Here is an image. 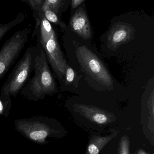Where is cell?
Returning a JSON list of instances; mask_svg holds the SVG:
<instances>
[{"label":"cell","mask_w":154,"mask_h":154,"mask_svg":"<svg viewBox=\"0 0 154 154\" xmlns=\"http://www.w3.org/2000/svg\"><path fill=\"white\" fill-rule=\"evenodd\" d=\"M36 47L34 75L28 80L20 92L26 99L34 102L58 92L44 51L38 42Z\"/></svg>","instance_id":"cell-1"},{"label":"cell","mask_w":154,"mask_h":154,"mask_svg":"<svg viewBox=\"0 0 154 154\" xmlns=\"http://www.w3.org/2000/svg\"><path fill=\"white\" fill-rule=\"evenodd\" d=\"M55 122L45 116L16 119L14 121L15 129L29 140L45 144L46 139L61 133L55 126Z\"/></svg>","instance_id":"cell-2"},{"label":"cell","mask_w":154,"mask_h":154,"mask_svg":"<svg viewBox=\"0 0 154 154\" xmlns=\"http://www.w3.org/2000/svg\"><path fill=\"white\" fill-rule=\"evenodd\" d=\"M36 53V47L27 49L2 86L1 93L16 97L20 93L34 69Z\"/></svg>","instance_id":"cell-3"},{"label":"cell","mask_w":154,"mask_h":154,"mask_svg":"<svg viewBox=\"0 0 154 154\" xmlns=\"http://www.w3.org/2000/svg\"><path fill=\"white\" fill-rule=\"evenodd\" d=\"M76 55L82 68L93 79L109 88L114 82L109 72L99 59L85 46L76 49Z\"/></svg>","instance_id":"cell-4"},{"label":"cell","mask_w":154,"mask_h":154,"mask_svg":"<svg viewBox=\"0 0 154 154\" xmlns=\"http://www.w3.org/2000/svg\"><path fill=\"white\" fill-rule=\"evenodd\" d=\"M29 31H19L5 42L0 49V80L18 59L28 41Z\"/></svg>","instance_id":"cell-5"},{"label":"cell","mask_w":154,"mask_h":154,"mask_svg":"<svg viewBox=\"0 0 154 154\" xmlns=\"http://www.w3.org/2000/svg\"><path fill=\"white\" fill-rule=\"evenodd\" d=\"M38 42L42 47L48 62L56 75L59 79H63L68 65L57 41L55 32L46 41Z\"/></svg>","instance_id":"cell-6"},{"label":"cell","mask_w":154,"mask_h":154,"mask_svg":"<svg viewBox=\"0 0 154 154\" xmlns=\"http://www.w3.org/2000/svg\"><path fill=\"white\" fill-rule=\"evenodd\" d=\"M135 33L134 29L130 24L124 23H116L108 35V47L113 51L116 50L121 45L132 40Z\"/></svg>","instance_id":"cell-7"},{"label":"cell","mask_w":154,"mask_h":154,"mask_svg":"<svg viewBox=\"0 0 154 154\" xmlns=\"http://www.w3.org/2000/svg\"><path fill=\"white\" fill-rule=\"evenodd\" d=\"M76 111L91 122L98 125H105L115 121V117L112 113L94 106L76 104Z\"/></svg>","instance_id":"cell-8"},{"label":"cell","mask_w":154,"mask_h":154,"mask_svg":"<svg viewBox=\"0 0 154 154\" xmlns=\"http://www.w3.org/2000/svg\"><path fill=\"white\" fill-rule=\"evenodd\" d=\"M71 26L73 31L84 39H88L91 37L89 21L82 8H80L73 15Z\"/></svg>","instance_id":"cell-9"},{"label":"cell","mask_w":154,"mask_h":154,"mask_svg":"<svg viewBox=\"0 0 154 154\" xmlns=\"http://www.w3.org/2000/svg\"><path fill=\"white\" fill-rule=\"evenodd\" d=\"M119 131L106 136H94L90 139L85 154H99L104 147L117 136Z\"/></svg>","instance_id":"cell-10"},{"label":"cell","mask_w":154,"mask_h":154,"mask_svg":"<svg viewBox=\"0 0 154 154\" xmlns=\"http://www.w3.org/2000/svg\"><path fill=\"white\" fill-rule=\"evenodd\" d=\"M11 96L9 94H0V116L7 117L12 106Z\"/></svg>","instance_id":"cell-11"},{"label":"cell","mask_w":154,"mask_h":154,"mask_svg":"<svg viewBox=\"0 0 154 154\" xmlns=\"http://www.w3.org/2000/svg\"><path fill=\"white\" fill-rule=\"evenodd\" d=\"M65 0H45L42 5L43 11L49 10L58 14Z\"/></svg>","instance_id":"cell-12"},{"label":"cell","mask_w":154,"mask_h":154,"mask_svg":"<svg viewBox=\"0 0 154 154\" xmlns=\"http://www.w3.org/2000/svg\"><path fill=\"white\" fill-rule=\"evenodd\" d=\"M130 141L128 137L124 135L121 137L118 147V154H130Z\"/></svg>","instance_id":"cell-13"},{"label":"cell","mask_w":154,"mask_h":154,"mask_svg":"<svg viewBox=\"0 0 154 154\" xmlns=\"http://www.w3.org/2000/svg\"><path fill=\"white\" fill-rule=\"evenodd\" d=\"M44 14H45V18L49 21V22L56 23L59 25L61 28H64L65 27V25L62 23H61L58 20L57 14L49 10H45L44 11Z\"/></svg>","instance_id":"cell-14"},{"label":"cell","mask_w":154,"mask_h":154,"mask_svg":"<svg viewBox=\"0 0 154 154\" xmlns=\"http://www.w3.org/2000/svg\"><path fill=\"white\" fill-rule=\"evenodd\" d=\"M76 77V73L72 68L68 66L66 68L65 75H64V82L66 85L71 84L75 81Z\"/></svg>","instance_id":"cell-15"},{"label":"cell","mask_w":154,"mask_h":154,"mask_svg":"<svg viewBox=\"0 0 154 154\" xmlns=\"http://www.w3.org/2000/svg\"><path fill=\"white\" fill-rule=\"evenodd\" d=\"M85 0H72L71 2V5H72V8H75L77 7L79 5H80Z\"/></svg>","instance_id":"cell-16"},{"label":"cell","mask_w":154,"mask_h":154,"mask_svg":"<svg viewBox=\"0 0 154 154\" xmlns=\"http://www.w3.org/2000/svg\"><path fill=\"white\" fill-rule=\"evenodd\" d=\"M43 0H32L31 2H33V6H38V5H41L42 4Z\"/></svg>","instance_id":"cell-17"},{"label":"cell","mask_w":154,"mask_h":154,"mask_svg":"<svg viewBox=\"0 0 154 154\" xmlns=\"http://www.w3.org/2000/svg\"><path fill=\"white\" fill-rule=\"evenodd\" d=\"M137 154H148L145 151L142 149H139L137 152Z\"/></svg>","instance_id":"cell-18"}]
</instances>
